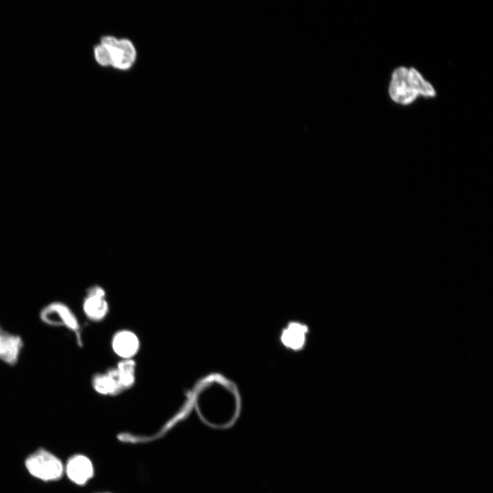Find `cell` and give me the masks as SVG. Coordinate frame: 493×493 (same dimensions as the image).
<instances>
[{"instance_id":"5b68a950","label":"cell","mask_w":493,"mask_h":493,"mask_svg":"<svg viewBox=\"0 0 493 493\" xmlns=\"http://www.w3.org/2000/svg\"><path fill=\"white\" fill-rule=\"evenodd\" d=\"M309 333V328L307 324L299 320H290L281 329L279 341L287 350L301 351L307 345Z\"/></svg>"},{"instance_id":"ba28073f","label":"cell","mask_w":493,"mask_h":493,"mask_svg":"<svg viewBox=\"0 0 493 493\" xmlns=\"http://www.w3.org/2000/svg\"><path fill=\"white\" fill-rule=\"evenodd\" d=\"M104 296L103 290L99 286H93L88 290L82 304L84 313L88 318L98 321L105 317L108 305Z\"/></svg>"},{"instance_id":"9c48e42d","label":"cell","mask_w":493,"mask_h":493,"mask_svg":"<svg viewBox=\"0 0 493 493\" xmlns=\"http://www.w3.org/2000/svg\"><path fill=\"white\" fill-rule=\"evenodd\" d=\"M112 346L116 355L129 359L137 353L139 341L134 333L129 331H121L114 336Z\"/></svg>"},{"instance_id":"30bf717a","label":"cell","mask_w":493,"mask_h":493,"mask_svg":"<svg viewBox=\"0 0 493 493\" xmlns=\"http://www.w3.org/2000/svg\"><path fill=\"white\" fill-rule=\"evenodd\" d=\"M93 388L99 394H113L121 388L116 370L108 375H97L92 379Z\"/></svg>"},{"instance_id":"7a4b0ae2","label":"cell","mask_w":493,"mask_h":493,"mask_svg":"<svg viewBox=\"0 0 493 493\" xmlns=\"http://www.w3.org/2000/svg\"><path fill=\"white\" fill-rule=\"evenodd\" d=\"M390 94L393 100L408 103L417 96H433V87L414 68H399L392 75Z\"/></svg>"},{"instance_id":"8992f818","label":"cell","mask_w":493,"mask_h":493,"mask_svg":"<svg viewBox=\"0 0 493 493\" xmlns=\"http://www.w3.org/2000/svg\"><path fill=\"white\" fill-rule=\"evenodd\" d=\"M24 347L22 337L5 329L0 323V361L8 366H15Z\"/></svg>"},{"instance_id":"52a82bcc","label":"cell","mask_w":493,"mask_h":493,"mask_svg":"<svg viewBox=\"0 0 493 493\" xmlns=\"http://www.w3.org/2000/svg\"><path fill=\"white\" fill-rule=\"evenodd\" d=\"M94 466L89 457L82 454L71 456L64 465L68 479L78 485L86 484L94 476Z\"/></svg>"},{"instance_id":"6da1fadb","label":"cell","mask_w":493,"mask_h":493,"mask_svg":"<svg viewBox=\"0 0 493 493\" xmlns=\"http://www.w3.org/2000/svg\"><path fill=\"white\" fill-rule=\"evenodd\" d=\"M96 62L102 66H112L120 71H127L134 64L137 52L135 46L128 38H118L113 36H103L93 49Z\"/></svg>"},{"instance_id":"3957f363","label":"cell","mask_w":493,"mask_h":493,"mask_svg":"<svg viewBox=\"0 0 493 493\" xmlns=\"http://www.w3.org/2000/svg\"><path fill=\"white\" fill-rule=\"evenodd\" d=\"M28 472L42 481L59 480L64 474V465L54 454L46 450H38L29 455L25 462Z\"/></svg>"},{"instance_id":"277c9868","label":"cell","mask_w":493,"mask_h":493,"mask_svg":"<svg viewBox=\"0 0 493 493\" xmlns=\"http://www.w3.org/2000/svg\"><path fill=\"white\" fill-rule=\"evenodd\" d=\"M40 320L47 325L64 327L79 338V323L72 309L62 301H52L45 305L39 313Z\"/></svg>"},{"instance_id":"8fae6325","label":"cell","mask_w":493,"mask_h":493,"mask_svg":"<svg viewBox=\"0 0 493 493\" xmlns=\"http://www.w3.org/2000/svg\"><path fill=\"white\" fill-rule=\"evenodd\" d=\"M134 370L135 364L133 361L126 359L121 362L116 372L121 388L128 387L134 383Z\"/></svg>"}]
</instances>
